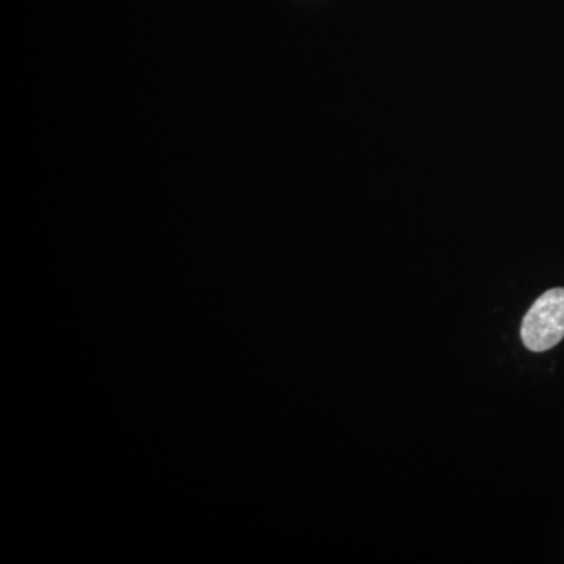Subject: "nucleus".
<instances>
[{"label": "nucleus", "mask_w": 564, "mask_h": 564, "mask_svg": "<svg viewBox=\"0 0 564 564\" xmlns=\"http://www.w3.org/2000/svg\"><path fill=\"white\" fill-rule=\"evenodd\" d=\"M521 337L525 347L535 353L554 348L564 339V289L544 292L522 320Z\"/></svg>", "instance_id": "nucleus-1"}]
</instances>
